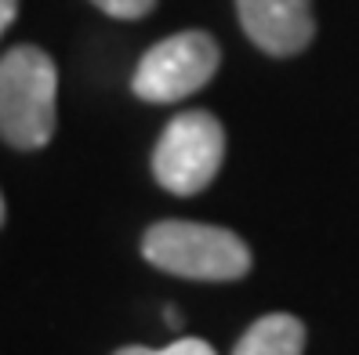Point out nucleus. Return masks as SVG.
<instances>
[{"label": "nucleus", "mask_w": 359, "mask_h": 355, "mask_svg": "<svg viewBox=\"0 0 359 355\" xmlns=\"http://www.w3.org/2000/svg\"><path fill=\"white\" fill-rule=\"evenodd\" d=\"M222 51L218 44L200 29H185L160 40L156 48L142 55L131 88L138 98L167 106V102H182L189 95H196L210 76L218 73Z\"/></svg>", "instance_id": "obj_4"}, {"label": "nucleus", "mask_w": 359, "mask_h": 355, "mask_svg": "<svg viewBox=\"0 0 359 355\" xmlns=\"http://www.w3.org/2000/svg\"><path fill=\"white\" fill-rule=\"evenodd\" d=\"M236 11L243 33L276 58L305 51L316 33L312 0H236Z\"/></svg>", "instance_id": "obj_5"}, {"label": "nucleus", "mask_w": 359, "mask_h": 355, "mask_svg": "<svg viewBox=\"0 0 359 355\" xmlns=\"http://www.w3.org/2000/svg\"><path fill=\"white\" fill-rule=\"evenodd\" d=\"M91 4H98L113 18H142L156 8V0H91Z\"/></svg>", "instance_id": "obj_8"}, {"label": "nucleus", "mask_w": 359, "mask_h": 355, "mask_svg": "<svg viewBox=\"0 0 359 355\" xmlns=\"http://www.w3.org/2000/svg\"><path fill=\"white\" fill-rule=\"evenodd\" d=\"M142 254L160 272L207 283L240 279L250 268V250L236 232L200 221H156L142 239Z\"/></svg>", "instance_id": "obj_2"}, {"label": "nucleus", "mask_w": 359, "mask_h": 355, "mask_svg": "<svg viewBox=\"0 0 359 355\" xmlns=\"http://www.w3.org/2000/svg\"><path fill=\"white\" fill-rule=\"evenodd\" d=\"M55 62L33 48L18 44L0 58V138L15 149H40L55 134Z\"/></svg>", "instance_id": "obj_1"}, {"label": "nucleus", "mask_w": 359, "mask_h": 355, "mask_svg": "<svg viewBox=\"0 0 359 355\" xmlns=\"http://www.w3.org/2000/svg\"><path fill=\"white\" fill-rule=\"evenodd\" d=\"M163 319L171 323V326H182V312H175V308H167V312H163Z\"/></svg>", "instance_id": "obj_10"}, {"label": "nucleus", "mask_w": 359, "mask_h": 355, "mask_svg": "<svg viewBox=\"0 0 359 355\" xmlns=\"http://www.w3.org/2000/svg\"><path fill=\"white\" fill-rule=\"evenodd\" d=\"M0 225H4V196H0Z\"/></svg>", "instance_id": "obj_11"}, {"label": "nucleus", "mask_w": 359, "mask_h": 355, "mask_svg": "<svg viewBox=\"0 0 359 355\" xmlns=\"http://www.w3.org/2000/svg\"><path fill=\"white\" fill-rule=\"evenodd\" d=\"M116 355H215V348H210L207 341H200V337H182L175 344H167V348H138V344H131V348H120Z\"/></svg>", "instance_id": "obj_7"}, {"label": "nucleus", "mask_w": 359, "mask_h": 355, "mask_svg": "<svg viewBox=\"0 0 359 355\" xmlns=\"http://www.w3.org/2000/svg\"><path fill=\"white\" fill-rule=\"evenodd\" d=\"M18 15V0H0V33H4Z\"/></svg>", "instance_id": "obj_9"}, {"label": "nucleus", "mask_w": 359, "mask_h": 355, "mask_svg": "<svg viewBox=\"0 0 359 355\" xmlns=\"http://www.w3.org/2000/svg\"><path fill=\"white\" fill-rule=\"evenodd\" d=\"M305 351V323L276 312L250 326L236 341L232 355H302Z\"/></svg>", "instance_id": "obj_6"}, {"label": "nucleus", "mask_w": 359, "mask_h": 355, "mask_svg": "<svg viewBox=\"0 0 359 355\" xmlns=\"http://www.w3.org/2000/svg\"><path fill=\"white\" fill-rule=\"evenodd\" d=\"M225 156V127L215 113L189 109L163 127L153 149V174L167 193L196 196L215 181Z\"/></svg>", "instance_id": "obj_3"}]
</instances>
